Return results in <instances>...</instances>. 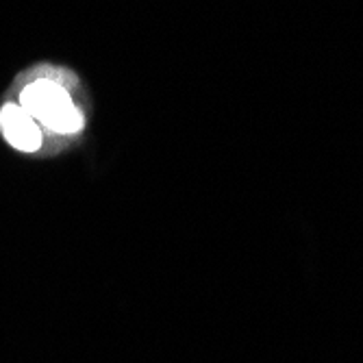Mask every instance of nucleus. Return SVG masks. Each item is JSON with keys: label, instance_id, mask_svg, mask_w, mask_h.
I'll return each mask as SVG.
<instances>
[{"label": "nucleus", "instance_id": "nucleus-2", "mask_svg": "<svg viewBox=\"0 0 363 363\" xmlns=\"http://www.w3.org/2000/svg\"><path fill=\"white\" fill-rule=\"evenodd\" d=\"M0 128L5 140L24 152H33L42 146V130L20 105H5L0 109Z\"/></svg>", "mask_w": 363, "mask_h": 363}, {"label": "nucleus", "instance_id": "nucleus-1", "mask_svg": "<svg viewBox=\"0 0 363 363\" xmlns=\"http://www.w3.org/2000/svg\"><path fill=\"white\" fill-rule=\"evenodd\" d=\"M20 107L33 120H40L46 128L61 135L79 133L85 124L81 109L74 105L68 89L59 83V79L40 77L30 81L20 91Z\"/></svg>", "mask_w": 363, "mask_h": 363}]
</instances>
